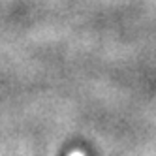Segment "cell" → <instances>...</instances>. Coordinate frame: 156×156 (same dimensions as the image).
I'll return each mask as SVG.
<instances>
[{"label":"cell","instance_id":"cell-1","mask_svg":"<svg viewBox=\"0 0 156 156\" xmlns=\"http://www.w3.org/2000/svg\"><path fill=\"white\" fill-rule=\"evenodd\" d=\"M70 156H83L81 152H73V154H70Z\"/></svg>","mask_w":156,"mask_h":156}]
</instances>
